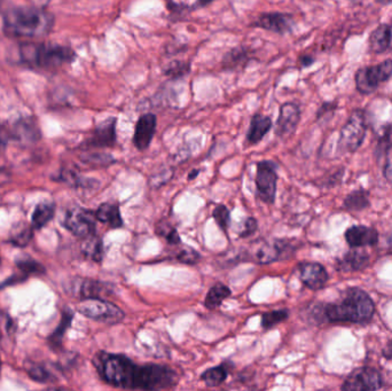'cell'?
<instances>
[{
  "mask_svg": "<svg viewBox=\"0 0 392 391\" xmlns=\"http://www.w3.org/2000/svg\"><path fill=\"white\" fill-rule=\"evenodd\" d=\"M100 378L115 388L131 390H163L178 385L179 376L169 366L158 364L136 365L120 353L100 351L93 358Z\"/></svg>",
  "mask_w": 392,
  "mask_h": 391,
  "instance_id": "cell-1",
  "label": "cell"
},
{
  "mask_svg": "<svg viewBox=\"0 0 392 391\" xmlns=\"http://www.w3.org/2000/svg\"><path fill=\"white\" fill-rule=\"evenodd\" d=\"M375 313V303L360 288L345 290L341 300L320 303L312 308V317L318 324H366Z\"/></svg>",
  "mask_w": 392,
  "mask_h": 391,
  "instance_id": "cell-2",
  "label": "cell"
},
{
  "mask_svg": "<svg viewBox=\"0 0 392 391\" xmlns=\"http://www.w3.org/2000/svg\"><path fill=\"white\" fill-rule=\"evenodd\" d=\"M55 18L45 8L34 6L14 7L4 13L3 32L7 37L36 39L48 36L53 29Z\"/></svg>",
  "mask_w": 392,
  "mask_h": 391,
  "instance_id": "cell-3",
  "label": "cell"
},
{
  "mask_svg": "<svg viewBox=\"0 0 392 391\" xmlns=\"http://www.w3.org/2000/svg\"><path fill=\"white\" fill-rule=\"evenodd\" d=\"M77 60V53L66 45L24 41L19 45V62L32 69L53 71Z\"/></svg>",
  "mask_w": 392,
  "mask_h": 391,
  "instance_id": "cell-4",
  "label": "cell"
},
{
  "mask_svg": "<svg viewBox=\"0 0 392 391\" xmlns=\"http://www.w3.org/2000/svg\"><path fill=\"white\" fill-rule=\"evenodd\" d=\"M301 246L302 243L298 240H262L253 247V249L244 252L242 255L249 256L247 261L250 259L257 264H271L278 261L291 259Z\"/></svg>",
  "mask_w": 392,
  "mask_h": 391,
  "instance_id": "cell-5",
  "label": "cell"
},
{
  "mask_svg": "<svg viewBox=\"0 0 392 391\" xmlns=\"http://www.w3.org/2000/svg\"><path fill=\"white\" fill-rule=\"evenodd\" d=\"M41 138V128L35 117H20L13 122L0 121V146L4 147L10 142L21 145L36 144Z\"/></svg>",
  "mask_w": 392,
  "mask_h": 391,
  "instance_id": "cell-6",
  "label": "cell"
},
{
  "mask_svg": "<svg viewBox=\"0 0 392 391\" xmlns=\"http://www.w3.org/2000/svg\"><path fill=\"white\" fill-rule=\"evenodd\" d=\"M367 132L366 111L356 109L340 131L337 149L342 154H354L364 144Z\"/></svg>",
  "mask_w": 392,
  "mask_h": 391,
  "instance_id": "cell-7",
  "label": "cell"
},
{
  "mask_svg": "<svg viewBox=\"0 0 392 391\" xmlns=\"http://www.w3.org/2000/svg\"><path fill=\"white\" fill-rule=\"evenodd\" d=\"M392 78V59H386L374 66L361 67L354 74V84L363 95H373L379 86Z\"/></svg>",
  "mask_w": 392,
  "mask_h": 391,
  "instance_id": "cell-8",
  "label": "cell"
},
{
  "mask_svg": "<svg viewBox=\"0 0 392 391\" xmlns=\"http://www.w3.org/2000/svg\"><path fill=\"white\" fill-rule=\"evenodd\" d=\"M76 309L86 318L106 325H116L125 318V313L116 304L97 297L82 299L80 302L77 303Z\"/></svg>",
  "mask_w": 392,
  "mask_h": 391,
  "instance_id": "cell-9",
  "label": "cell"
},
{
  "mask_svg": "<svg viewBox=\"0 0 392 391\" xmlns=\"http://www.w3.org/2000/svg\"><path fill=\"white\" fill-rule=\"evenodd\" d=\"M255 183H256L257 199L267 205L274 203L275 196H276V184H278L276 164L272 161L258 162Z\"/></svg>",
  "mask_w": 392,
  "mask_h": 391,
  "instance_id": "cell-10",
  "label": "cell"
},
{
  "mask_svg": "<svg viewBox=\"0 0 392 391\" xmlns=\"http://www.w3.org/2000/svg\"><path fill=\"white\" fill-rule=\"evenodd\" d=\"M118 117H108L92 130L90 136L80 144L82 149H113L118 142Z\"/></svg>",
  "mask_w": 392,
  "mask_h": 391,
  "instance_id": "cell-11",
  "label": "cell"
},
{
  "mask_svg": "<svg viewBox=\"0 0 392 391\" xmlns=\"http://www.w3.org/2000/svg\"><path fill=\"white\" fill-rule=\"evenodd\" d=\"M383 385L384 380L377 369L363 366L354 369L342 385L341 389L344 391H374L382 388Z\"/></svg>",
  "mask_w": 392,
  "mask_h": 391,
  "instance_id": "cell-12",
  "label": "cell"
},
{
  "mask_svg": "<svg viewBox=\"0 0 392 391\" xmlns=\"http://www.w3.org/2000/svg\"><path fill=\"white\" fill-rule=\"evenodd\" d=\"M253 28L262 29L265 32H273L276 35L285 36L294 32V16L289 13L269 12L262 13L251 23Z\"/></svg>",
  "mask_w": 392,
  "mask_h": 391,
  "instance_id": "cell-13",
  "label": "cell"
},
{
  "mask_svg": "<svg viewBox=\"0 0 392 391\" xmlns=\"http://www.w3.org/2000/svg\"><path fill=\"white\" fill-rule=\"evenodd\" d=\"M95 214L83 208L70 209L64 217V225L75 237L88 238L95 234Z\"/></svg>",
  "mask_w": 392,
  "mask_h": 391,
  "instance_id": "cell-14",
  "label": "cell"
},
{
  "mask_svg": "<svg viewBox=\"0 0 392 391\" xmlns=\"http://www.w3.org/2000/svg\"><path fill=\"white\" fill-rule=\"evenodd\" d=\"M301 107L298 102L287 101L280 106L278 120L274 126L275 136L287 139L294 135L301 121Z\"/></svg>",
  "mask_w": 392,
  "mask_h": 391,
  "instance_id": "cell-15",
  "label": "cell"
},
{
  "mask_svg": "<svg viewBox=\"0 0 392 391\" xmlns=\"http://www.w3.org/2000/svg\"><path fill=\"white\" fill-rule=\"evenodd\" d=\"M158 129V116L155 114L146 113L140 115L134 126L132 142L138 151L148 149Z\"/></svg>",
  "mask_w": 392,
  "mask_h": 391,
  "instance_id": "cell-16",
  "label": "cell"
},
{
  "mask_svg": "<svg viewBox=\"0 0 392 391\" xmlns=\"http://www.w3.org/2000/svg\"><path fill=\"white\" fill-rule=\"evenodd\" d=\"M298 275L302 284L314 291L323 289L329 279L328 272L320 263H300L298 266Z\"/></svg>",
  "mask_w": 392,
  "mask_h": 391,
  "instance_id": "cell-17",
  "label": "cell"
},
{
  "mask_svg": "<svg viewBox=\"0 0 392 391\" xmlns=\"http://www.w3.org/2000/svg\"><path fill=\"white\" fill-rule=\"evenodd\" d=\"M255 59L253 48L241 45L224 54L220 66L225 71H240L246 69Z\"/></svg>",
  "mask_w": 392,
  "mask_h": 391,
  "instance_id": "cell-18",
  "label": "cell"
},
{
  "mask_svg": "<svg viewBox=\"0 0 392 391\" xmlns=\"http://www.w3.org/2000/svg\"><path fill=\"white\" fill-rule=\"evenodd\" d=\"M345 241L351 248L375 246L379 242V232L374 227L354 225L345 231Z\"/></svg>",
  "mask_w": 392,
  "mask_h": 391,
  "instance_id": "cell-19",
  "label": "cell"
},
{
  "mask_svg": "<svg viewBox=\"0 0 392 391\" xmlns=\"http://www.w3.org/2000/svg\"><path fill=\"white\" fill-rule=\"evenodd\" d=\"M272 118L260 113L253 114L250 120L249 129L247 132V142L255 146L260 144L266 135L272 129Z\"/></svg>",
  "mask_w": 392,
  "mask_h": 391,
  "instance_id": "cell-20",
  "label": "cell"
},
{
  "mask_svg": "<svg viewBox=\"0 0 392 391\" xmlns=\"http://www.w3.org/2000/svg\"><path fill=\"white\" fill-rule=\"evenodd\" d=\"M370 255L365 250L354 249L337 259V268L342 272L363 271L370 264Z\"/></svg>",
  "mask_w": 392,
  "mask_h": 391,
  "instance_id": "cell-21",
  "label": "cell"
},
{
  "mask_svg": "<svg viewBox=\"0 0 392 391\" xmlns=\"http://www.w3.org/2000/svg\"><path fill=\"white\" fill-rule=\"evenodd\" d=\"M368 44L375 54H382L389 50L392 44V25L382 23L374 29L368 38Z\"/></svg>",
  "mask_w": 392,
  "mask_h": 391,
  "instance_id": "cell-22",
  "label": "cell"
},
{
  "mask_svg": "<svg viewBox=\"0 0 392 391\" xmlns=\"http://www.w3.org/2000/svg\"><path fill=\"white\" fill-rule=\"evenodd\" d=\"M97 221H102L108 225L111 228L118 230L124 226L123 218L120 214V207L114 202H106L99 205L97 212H94Z\"/></svg>",
  "mask_w": 392,
  "mask_h": 391,
  "instance_id": "cell-23",
  "label": "cell"
},
{
  "mask_svg": "<svg viewBox=\"0 0 392 391\" xmlns=\"http://www.w3.org/2000/svg\"><path fill=\"white\" fill-rule=\"evenodd\" d=\"M80 249H82L83 255L95 263H102L104 256H105L102 238L97 237L95 234L84 238Z\"/></svg>",
  "mask_w": 392,
  "mask_h": 391,
  "instance_id": "cell-24",
  "label": "cell"
},
{
  "mask_svg": "<svg viewBox=\"0 0 392 391\" xmlns=\"http://www.w3.org/2000/svg\"><path fill=\"white\" fill-rule=\"evenodd\" d=\"M113 291L111 284H105L102 281L84 280L79 286V296L82 299H102V296L109 295Z\"/></svg>",
  "mask_w": 392,
  "mask_h": 391,
  "instance_id": "cell-25",
  "label": "cell"
},
{
  "mask_svg": "<svg viewBox=\"0 0 392 391\" xmlns=\"http://www.w3.org/2000/svg\"><path fill=\"white\" fill-rule=\"evenodd\" d=\"M370 205V192L364 188L357 189V191L350 193L343 202V208L346 209L348 212H363Z\"/></svg>",
  "mask_w": 392,
  "mask_h": 391,
  "instance_id": "cell-26",
  "label": "cell"
},
{
  "mask_svg": "<svg viewBox=\"0 0 392 391\" xmlns=\"http://www.w3.org/2000/svg\"><path fill=\"white\" fill-rule=\"evenodd\" d=\"M232 290L223 282H217L210 288L204 299V306L206 309L216 310L222 306L226 299L231 296Z\"/></svg>",
  "mask_w": 392,
  "mask_h": 391,
  "instance_id": "cell-27",
  "label": "cell"
},
{
  "mask_svg": "<svg viewBox=\"0 0 392 391\" xmlns=\"http://www.w3.org/2000/svg\"><path fill=\"white\" fill-rule=\"evenodd\" d=\"M55 212V205L51 202H41L32 214V228L41 230L45 225H48L53 219Z\"/></svg>",
  "mask_w": 392,
  "mask_h": 391,
  "instance_id": "cell-28",
  "label": "cell"
},
{
  "mask_svg": "<svg viewBox=\"0 0 392 391\" xmlns=\"http://www.w3.org/2000/svg\"><path fill=\"white\" fill-rule=\"evenodd\" d=\"M228 376V369L226 364H220L211 369H208L201 374V380L206 383V387L214 388L223 385Z\"/></svg>",
  "mask_w": 392,
  "mask_h": 391,
  "instance_id": "cell-29",
  "label": "cell"
},
{
  "mask_svg": "<svg viewBox=\"0 0 392 391\" xmlns=\"http://www.w3.org/2000/svg\"><path fill=\"white\" fill-rule=\"evenodd\" d=\"M74 313L69 309H66L62 313V319L60 324L57 326V329L52 333L51 336L48 338L51 347L57 349L62 345V340H64V334L69 329L71 322H73Z\"/></svg>",
  "mask_w": 392,
  "mask_h": 391,
  "instance_id": "cell-30",
  "label": "cell"
},
{
  "mask_svg": "<svg viewBox=\"0 0 392 391\" xmlns=\"http://www.w3.org/2000/svg\"><path fill=\"white\" fill-rule=\"evenodd\" d=\"M192 70L190 61L174 60L169 62L163 68V75L168 77L171 81H178V79L186 77Z\"/></svg>",
  "mask_w": 392,
  "mask_h": 391,
  "instance_id": "cell-31",
  "label": "cell"
},
{
  "mask_svg": "<svg viewBox=\"0 0 392 391\" xmlns=\"http://www.w3.org/2000/svg\"><path fill=\"white\" fill-rule=\"evenodd\" d=\"M155 232L158 237L163 238V239L171 245V246H179L181 245V235L176 230L174 225L169 223L168 221H160L156 224Z\"/></svg>",
  "mask_w": 392,
  "mask_h": 391,
  "instance_id": "cell-32",
  "label": "cell"
},
{
  "mask_svg": "<svg viewBox=\"0 0 392 391\" xmlns=\"http://www.w3.org/2000/svg\"><path fill=\"white\" fill-rule=\"evenodd\" d=\"M289 317V311L287 309L273 310L269 313L262 315V327L265 331L272 329L275 326L286 322Z\"/></svg>",
  "mask_w": 392,
  "mask_h": 391,
  "instance_id": "cell-33",
  "label": "cell"
},
{
  "mask_svg": "<svg viewBox=\"0 0 392 391\" xmlns=\"http://www.w3.org/2000/svg\"><path fill=\"white\" fill-rule=\"evenodd\" d=\"M167 8H168L169 16L172 21H181L186 19L190 13L194 12L193 7L185 3H177L174 0H167Z\"/></svg>",
  "mask_w": 392,
  "mask_h": 391,
  "instance_id": "cell-34",
  "label": "cell"
},
{
  "mask_svg": "<svg viewBox=\"0 0 392 391\" xmlns=\"http://www.w3.org/2000/svg\"><path fill=\"white\" fill-rule=\"evenodd\" d=\"M32 239V228L28 225H22L14 228L10 233V242L16 247H26Z\"/></svg>",
  "mask_w": 392,
  "mask_h": 391,
  "instance_id": "cell-35",
  "label": "cell"
},
{
  "mask_svg": "<svg viewBox=\"0 0 392 391\" xmlns=\"http://www.w3.org/2000/svg\"><path fill=\"white\" fill-rule=\"evenodd\" d=\"M82 161L86 164H91L93 167H108L115 163V158L105 153H88L80 156Z\"/></svg>",
  "mask_w": 392,
  "mask_h": 391,
  "instance_id": "cell-36",
  "label": "cell"
},
{
  "mask_svg": "<svg viewBox=\"0 0 392 391\" xmlns=\"http://www.w3.org/2000/svg\"><path fill=\"white\" fill-rule=\"evenodd\" d=\"M212 216L217 225L220 227V230L227 234L228 227L231 225V212L228 210L227 207L224 205H217L212 212Z\"/></svg>",
  "mask_w": 392,
  "mask_h": 391,
  "instance_id": "cell-37",
  "label": "cell"
},
{
  "mask_svg": "<svg viewBox=\"0 0 392 391\" xmlns=\"http://www.w3.org/2000/svg\"><path fill=\"white\" fill-rule=\"evenodd\" d=\"M174 259L181 264L195 265L201 261V255L192 247H183L179 252H176Z\"/></svg>",
  "mask_w": 392,
  "mask_h": 391,
  "instance_id": "cell-38",
  "label": "cell"
},
{
  "mask_svg": "<svg viewBox=\"0 0 392 391\" xmlns=\"http://www.w3.org/2000/svg\"><path fill=\"white\" fill-rule=\"evenodd\" d=\"M16 266L21 270V272L27 275V277L31 275H44L45 273L44 266L41 263L32 261V259H27L18 261Z\"/></svg>",
  "mask_w": 392,
  "mask_h": 391,
  "instance_id": "cell-39",
  "label": "cell"
},
{
  "mask_svg": "<svg viewBox=\"0 0 392 391\" xmlns=\"http://www.w3.org/2000/svg\"><path fill=\"white\" fill-rule=\"evenodd\" d=\"M383 176H384L388 183L392 184V142L386 146Z\"/></svg>",
  "mask_w": 392,
  "mask_h": 391,
  "instance_id": "cell-40",
  "label": "cell"
},
{
  "mask_svg": "<svg viewBox=\"0 0 392 391\" xmlns=\"http://www.w3.org/2000/svg\"><path fill=\"white\" fill-rule=\"evenodd\" d=\"M28 374L32 380L35 381L41 382V383H44V382H48L51 376H50V372L46 371L45 367L41 365L32 366L31 369H29Z\"/></svg>",
  "mask_w": 392,
  "mask_h": 391,
  "instance_id": "cell-41",
  "label": "cell"
},
{
  "mask_svg": "<svg viewBox=\"0 0 392 391\" xmlns=\"http://www.w3.org/2000/svg\"><path fill=\"white\" fill-rule=\"evenodd\" d=\"M258 230V221L253 217H247L244 221V226L242 230L239 232V237L249 238L256 233Z\"/></svg>",
  "mask_w": 392,
  "mask_h": 391,
  "instance_id": "cell-42",
  "label": "cell"
},
{
  "mask_svg": "<svg viewBox=\"0 0 392 391\" xmlns=\"http://www.w3.org/2000/svg\"><path fill=\"white\" fill-rule=\"evenodd\" d=\"M171 177H172V171L168 170V169L167 170H162L160 171V174H154V176L149 178V184L154 188H158V187L163 186L164 184L170 181Z\"/></svg>",
  "mask_w": 392,
  "mask_h": 391,
  "instance_id": "cell-43",
  "label": "cell"
},
{
  "mask_svg": "<svg viewBox=\"0 0 392 391\" xmlns=\"http://www.w3.org/2000/svg\"><path fill=\"white\" fill-rule=\"evenodd\" d=\"M336 108H337L336 101H325L316 111V120L320 121L323 117L327 116L328 114L335 113Z\"/></svg>",
  "mask_w": 392,
  "mask_h": 391,
  "instance_id": "cell-44",
  "label": "cell"
},
{
  "mask_svg": "<svg viewBox=\"0 0 392 391\" xmlns=\"http://www.w3.org/2000/svg\"><path fill=\"white\" fill-rule=\"evenodd\" d=\"M316 62V57H312V55H307V54H303L301 57H298V64L301 68H309V67L312 66L314 63Z\"/></svg>",
  "mask_w": 392,
  "mask_h": 391,
  "instance_id": "cell-45",
  "label": "cell"
},
{
  "mask_svg": "<svg viewBox=\"0 0 392 391\" xmlns=\"http://www.w3.org/2000/svg\"><path fill=\"white\" fill-rule=\"evenodd\" d=\"M216 0H196L194 5H192L194 11L201 10V8H204V7H208L211 5L212 3H215Z\"/></svg>",
  "mask_w": 392,
  "mask_h": 391,
  "instance_id": "cell-46",
  "label": "cell"
},
{
  "mask_svg": "<svg viewBox=\"0 0 392 391\" xmlns=\"http://www.w3.org/2000/svg\"><path fill=\"white\" fill-rule=\"evenodd\" d=\"M383 357L386 359H392V338L383 349Z\"/></svg>",
  "mask_w": 392,
  "mask_h": 391,
  "instance_id": "cell-47",
  "label": "cell"
},
{
  "mask_svg": "<svg viewBox=\"0 0 392 391\" xmlns=\"http://www.w3.org/2000/svg\"><path fill=\"white\" fill-rule=\"evenodd\" d=\"M200 172H201L200 169H194V170L190 171V174H188V179L193 180L194 178L199 176Z\"/></svg>",
  "mask_w": 392,
  "mask_h": 391,
  "instance_id": "cell-48",
  "label": "cell"
},
{
  "mask_svg": "<svg viewBox=\"0 0 392 391\" xmlns=\"http://www.w3.org/2000/svg\"><path fill=\"white\" fill-rule=\"evenodd\" d=\"M375 3L379 4L381 6H389L392 4V0H375Z\"/></svg>",
  "mask_w": 392,
  "mask_h": 391,
  "instance_id": "cell-49",
  "label": "cell"
},
{
  "mask_svg": "<svg viewBox=\"0 0 392 391\" xmlns=\"http://www.w3.org/2000/svg\"><path fill=\"white\" fill-rule=\"evenodd\" d=\"M3 4H4L3 0H0V8H1V6H3Z\"/></svg>",
  "mask_w": 392,
  "mask_h": 391,
  "instance_id": "cell-50",
  "label": "cell"
},
{
  "mask_svg": "<svg viewBox=\"0 0 392 391\" xmlns=\"http://www.w3.org/2000/svg\"><path fill=\"white\" fill-rule=\"evenodd\" d=\"M349 1H352V3H357L359 0H349Z\"/></svg>",
  "mask_w": 392,
  "mask_h": 391,
  "instance_id": "cell-51",
  "label": "cell"
},
{
  "mask_svg": "<svg viewBox=\"0 0 392 391\" xmlns=\"http://www.w3.org/2000/svg\"><path fill=\"white\" fill-rule=\"evenodd\" d=\"M0 372H1V359H0Z\"/></svg>",
  "mask_w": 392,
  "mask_h": 391,
  "instance_id": "cell-52",
  "label": "cell"
},
{
  "mask_svg": "<svg viewBox=\"0 0 392 391\" xmlns=\"http://www.w3.org/2000/svg\"><path fill=\"white\" fill-rule=\"evenodd\" d=\"M0 263H1V259H0Z\"/></svg>",
  "mask_w": 392,
  "mask_h": 391,
  "instance_id": "cell-53",
  "label": "cell"
}]
</instances>
